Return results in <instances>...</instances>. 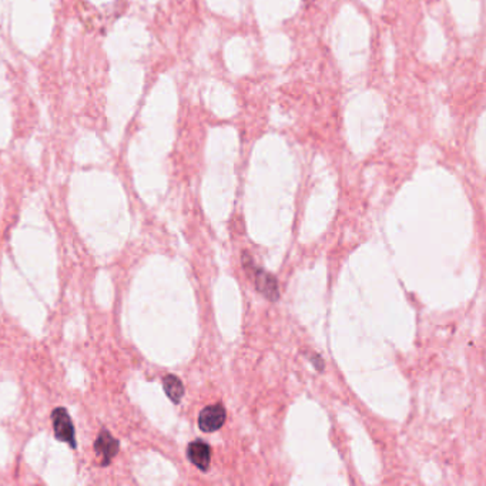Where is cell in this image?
Segmentation results:
<instances>
[{"mask_svg": "<svg viewBox=\"0 0 486 486\" xmlns=\"http://www.w3.org/2000/svg\"><path fill=\"white\" fill-rule=\"evenodd\" d=\"M225 421V409L222 405H211L201 411L198 416V426L204 432H214L222 426Z\"/></svg>", "mask_w": 486, "mask_h": 486, "instance_id": "cell-2", "label": "cell"}, {"mask_svg": "<svg viewBox=\"0 0 486 486\" xmlns=\"http://www.w3.org/2000/svg\"><path fill=\"white\" fill-rule=\"evenodd\" d=\"M52 418L56 438L69 443L72 448H76V431L69 412L65 408H58L53 411Z\"/></svg>", "mask_w": 486, "mask_h": 486, "instance_id": "cell-1", "label": "cell"}, {"mask_svg": "<svg viewBox=\"0 0 486 486\" xmlns=\"http://www.w3.org/2000/svg\"><path fill=\"white\" fill-rule=\"evenodd\" d=\"M163 387L164 391L167 394V396L173 401V402H180L183 395H184V387L181 384V381L174 377V375H168L164 378L163 381Z\"/></svg>", "mask_w": 486, "mask_h": 486, "instance_id": "cell-5", "label": "cell"}, {"mask_svg": "<svg viewBox=\"0 0 486 486\" xmlns=\"http://www.w3.org/2000/svg\"><path fill=\"white\" fill-rule=\"evenodd\" d=\"M94 450L102 458V463L109 465L119 452V441L107 429H103L96 439Z\"/></svg>", "mask_w": 486, "mask_h": 486, "instance_id": "cell-3", "label": "cell"}, {"mask_svg": "<svg viewBox=\"0 0 486 486\" xmlns=\"http://www.w3.org/2000/svg\"><path fill=\"white\" fill-rule=\"evenodd\" d=\"M188 459L201 470H205L210 465L211 450L210 446L202 441H194L188 445Z\"/></svg>", "mask_w": 486, "mask_h": 486, "instance_id": "cell-4", "label": "cell"}]
</instances>
